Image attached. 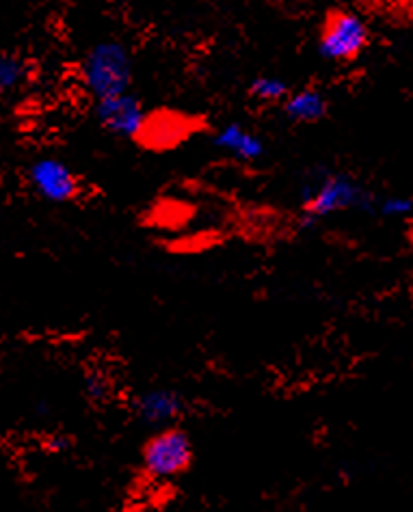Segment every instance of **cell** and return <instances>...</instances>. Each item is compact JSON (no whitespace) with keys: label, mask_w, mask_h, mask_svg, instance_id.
Segmentation results:
<instances>
[{"label":"cell","mask_w":413,"mask_h":512,"mask_svg":"<svg viewBox=\"0 0 413 512\" xmlns=\"http://www.w3.org/2000/svg\"><path fill=\"white\" fill-rule=\"evenodd\" d=\"M301 214L299 225L303 229L314 227L327 217L349 210H372V195L366 191L362 182L353 175L340 171L310 173L301 182Z\"/></svg>","instance_id":"obj_1"},{"label":"cell","mask_w":413,"mask_h":512,"mask_svg":"<svg viewBox=\"0 0 413 512\" xmlns=\"http://www.w3.org/2000/svg\"><path fill=\"white\" fill-rule=\"evenodd\" d=\"M132 78H135V61L130 48L119 39H102L83 57L81 80L93 100L130 91Z\"/></svg>","instance_id":"obj_2"},{"label":"cell","mask_w":413,"mask_h":512,"mask_svg":"<svg viewBox=\"0 0 413 512\" xmlns=\"http://www.w3.org/2000/svg\"><path fill=\"white\" fill-rule=\"evenodd\" d=\"M195 465V443L186 428H156L141 446V469L152 480H176Z\"/></svg>","instance_id":"obj_3"},{"label":"cell","mask_w":413,"mask_h":512,"mask_svg":"<svg viewBox=\"0 0 413 512\" xmlns=\"http://www.w3.org/2000/svg\"><path fill=\"white\" fill-rule=\"evenodd\" d=\"M370 44L368 22L351 9H331L318 35V52L331 63H351Z\"/></svg>","instance_id":"obj_4"},{"label":"cell","mask_w":413,"mask_h":512,"mask_svg":"<svg viewBox=\"0 0 413 512\" xmlns=\"http://www.w3.org/2000/svg\"><path fill=\"white\" fill-rule=\"evenodd\" d=\"M33 191L48 204H72L83 195V182L78 173L57 156H42L31 163L26 171Z\"/></svg>","instance_id":"obj_5"},{"label":"cell","mask_w":413,"mask_h":512,"mask_svg":"<svg viewBox=\"0 0 413 512\" xmlns=\"http://www.w3.org/2000/svg\"><path fill=\"white\" fill-rule=\"evenodd\" d=\"M93 113H96L102 130L113 134L117 139L128 141H137L145 119H148V111H145L143 102L132 91L96 100Z\"/></svg>","instance_id":"obj_6"},{"label":"cell","mask_w":413,"mask_h":512,"mask_svg":"<svg viewBox=\"0 0 413 512\" xmlns=\"http://www.w3.org/2000/svg\"><path fill=\"white\" fill-rule=\"evenodd\" d=\"M130 411L143 426L156 430L169 424H180L189 413V400L178 389L152 387L132 398Z\"/></svg>","instance_id":"obj_7"},{"label":"cell","mask_w":413,"mask_h":512,"mask_svg":"<svg viewBox=\"0 0 413 512\" xmlns=\"http://www.w3.org/2000/svg\"><path fill=\"white\" fill-rule=\"evenodd\" d=\"M191 119L180 113H148L137 143L145 150L165 152L178 147L186 137H191Z\"/></svg>","instance_id":"obj_8"},{"label":"cell","mask_w":413,"mask_h":512,"mask_svg":"<svg viewBox=\"0 0 413 512\" xmlns=\"http://www.w3.org/2000/svg\"><path fill=\"white\" fill-rule=\"evenodd\" d=\"M212 145L243 165H253L266 156V141L245 124L230 121L212 134Z\"/></svg>","instance_id":"obj_9"},{"label":"cell","mask_w":413,"mask_h":512,"mask_svg":"<svg viewBox=\"0 0 413 512\" xmlns=\"http://www.w3.org/2000/svg\"><path fill=\"white\" fill-rule=\"evenodd\" d=\"M282 106L284 117L292 126H312L323 121L329 113V100L323 89L318 87H301L286 96Z\"/></svg>","instance_id":"obj_10"},{"label":"cell","mask_w":413,"mask_h":512,"mask_svg":"<svg viewBox=\"0 0 413 512\" xmlns=\"http://www.w3.org/2000/svg\"><path fill=\"white\" fill-rule=\"evenodd\" d=\"M290 93V85L284 78L273 74L256 76L249 83V96L258 104H282Z\"/></svg>","instance_id":"obj_11"},{"label":"cell","mask_w":413,"mask_h":512,"mask_svg":"<svg viewBox=\"0 0 413 512\" xmlns=\"http://www.w3.org/2000/svg\"><path fill=\"white\" fill-rule=\"evenodd\" d=\"M26 78V65L16 55H0V93L18 89Z\"/></svg>","instance_id":"obj_12"},{"label":"cell","mask_w":413,"mask_h":512,"mask_svg":"<svg viewBox=\"0 0 413 512\" xmlns=\"http://www.w3.org/2000/svg\"><path fill=\"white\" fill-rule=\"evenodd\" d=\"M381 217L396 219V217H409L413 212V199L405 195H394V197H385L379 204Z\"/></svg>","instance_id":"obj_13"},{"label":"cell","mask_w":413,"mask_h":512,"mask_svg":"<svg viewBox=\"0 0 413 512\" xmlns=\"http://www.w3.org/2000/svg\"><path fill=\"white\" fill-rule=\"evenodd\" d=\"M106 394H109V383L102 381L98 374H91L87 379V396L93 402H102L106 400Z\"/></svg>","instance_id":"obj_14"},{"label":"cell","mask_w":413,"mask_h":512,"mask_svg":"<svg viewBox=\"0 0 413 512\" xmlns=\"http://www.w3.org/2000/svg\"><path fill=\"white\" fill-rule=\"evenodd\" d=\"M70 439L68 437H55V441H50V450L52 452H65L70 448Z\"/></svg>","instance_id":"obj_15"}]
</instances>
